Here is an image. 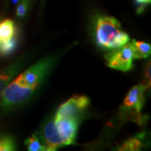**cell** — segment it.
<instances>
[{
	"label": "cell",
	"instance_id": "cell-1",
	"mask_svg": "<svg viewBox=\"0 0 151 151\" xmlns=\"http://www.w3.org/2000/svg\"><path fill=\"white\" fill-rule=\"evenodd\" d=\"M57 56L45 57L23 71L9 83L0 99V106L9 109L26 102L46 78Z\"/></svg>",
	"mask_w": 151,
	"mask_h": 151
},
{
	"label": "cell",
	"instance_id": "cell-2",
	"mask_svg": "<svg viewBox=\"0 0 151 151\" xmlns=\"http://www.w3.org/2000/svg\"><path fill=\"white\" fill-rule=\"evenodd\" d=\"M93 38L97 46L106 50L118 48L129 41V35L114 17L97 15L93 21Z\"/></svg>",
	"mask_w": 151,
	"mask_h": 151
},
{
	"label": "cell",
	"instance_id": "cell-3",
	"mask_svg": "<svg viewBox=\"0 0 151 151\" xmlns=\"http://www.w3.org/2000/svg\"><path fill=\"white\" fill-rule=\"evenodd\" d=\"M143 83L133 86L124 98L123 105L121 106V113L131 119L139 124H142L141 111L145 102V93L147 91Z\"/></svg>",
	"mask_w": 151,
	"mask_h": 151
},
{
	"label": "cell",
	"instance_id": "cell-4",
	"mask_svg": "<svg viewBox=\"0 0 151 151\" xmlns=\"http://www.w3.org/2000/svg\"><path fill=\"white\" fill-rule=\"evenodd\" d=\"M108 67L122 71H129L134 67V50L129 41L118 48L110 50L104 55Z\"/></svg>",
	"mask_w": 151,
	"mask_h": 151
},
{
	"label": "cell",
	"instance_id": "cell-5",
	"mask_svg": "<svg viewBox=\"0 0 151 151\" xmlns=\"http://www.w3.org/2000/svg\"><path fill=\"white\" fill-rule=\"evenodd\" d=\"M89 103L90 100L85 95H74L65 103L60 105L55 112L54 118H79L81 112L89 106Z\"/></svg>",
	"mask_w": 151,
	"mask_h": 151
},
{
	"label": "cell",
	"instance_id": "cell-6",
	"mask_svg": "<svg viewBox=\"0 0 151 151\" xmlns=\"http://www.w3.org/2000/svg\"><path fill=\"white\" fill-rule=\"evenodd\" d=\"M55 125L64 145H70L76 143V137L80 124V118L66 117L55 119Z\"/></svg>",
	"mask_w": 151,
	"mask_h": 151
},
{
	"label": "cell",
	"instance_id": "cell-7",
	"mask_svg": "<svg viewBox=\"0 0 151 151\" xmlns=\"http://www.w3.org/2000/svg\"><path fill=\"white\" fill-rule=\"evenodd\" d=\"M42 136L41 140L43 141L44 145L46 148V150L54 151L56 150L60 147L64 145L63 140L60 137L59 134L55 125L54 119L46 122L42 129Z\"/></svg>",
	"mask_w": 151,
	"mask_h": 151
},
{
	"label": "cell",
	"instance_id": "cell-8",
	"mask_svg": "<svg viewBox=\"0 0 151 151\" xmlns=\"http://www.w3.org/2000/svg\"><path fill=\"white\" fill-rule=\"evenodd\" d=\"M25 61L26 60L23 57L19 58L16 61H14V63L0 71V99L4 93V91L5 90L6 86L9 85V83L14 79V76H16L19 71L24 66Z\"/></svg>",
	"mask_w": 151,
	"mask_h": 151
},
{
	"label": "cell",
	"instance_id": "cell-9",
	"mask_svg": "<svg viewBox=\"0 0 151 151\" xmlns=\"http://www.w3.org/2000/svg\"><path fill=\"white\" fill-rule=\"evenodd\" d=\"M17 28L10 19L0 20V49L5 44L16 38Z\"/></svg>",
	"mask_w": 151,
	"mask_h": 151
},
{
	"label": "cell",
	"instance_id": "cell-10",
	"mask_svg": "<svg viewBox=\"0 0 151 151\" xmlns=\"http://www.w3.org/2000/svg\"><path fill=\"white\" fill-rule=\"evenodd\" d=\"M130 43L132 45L133 50H134V60L145 59L150 55V44L146 43L145 41H139L136 40H132Z\"/></svg>",
	"mask_w": 151,
	"mask_h": 151
},
{
	"label": "cell",
	"instance_id": "cell-11",
	"mask_svg": "<svg viewBox=\"0 0 151 151\" xmlns=\"http://www.w3.org/2000/svg\"><path fill=\"white\" fill-rule=\"evenodd\" d=\"M24 144L29 151H44L46 150V148L44 145L41 139L38 137L37 134H33L24 141Z\"/></svg>",
	"mask_w": 151,
	"mask_h": 151
},
{
	"label": "cell",
	"instance_id": "cell-12",
	"mask_svg": "<svg viewBox=\"0 0 151 151\" xmlns=\"http://www.w3.org/2000/svg\"><path fill=\"white\" fill-rule=\"evenodd\" d=\"M141 147H142V139L140 137H134L125 141L119 150L122 151H137L140 150Z\"/></svg>",
	"mask_w": 151,
	"mask_h": 151
},
{
	"label": "cell",
	"instance_id": "cell-13",
	"mask_svg": "<svg viewBox=\"0 0 151 151\" xmlns=\"http://www.w3.org/2000/svg\"><path fill=\"white\" fill-rule=\"evenodd\" d=\"M15 142L13 138L5 135H0V151L15 150Z\"/></svg>",
	"mask_w": 151,
	"mask_h": 151
},
{
	"label": "cell",
	"instance_id": "cell-14",
	"mask_svg": "<svg viewBox=\"0 0 151 151\" xmlns=\"http://www.w3.org/2000/svg\"><path fill=\"white\" fill-rule=\"evenodd\" d=\"M30 6L27 4L25 2H23V1H20V4L19 5L17 6L16 9V14L17 16L19 17V18H24V17L27 14L28 9Z\"/></svg>",
	"mask_w": 151,
	"mask_h": 151
},
{
	"label": "cell",
	"instance_id": "cell-15",
	"mask_svg": "<svg viewBox=\"0 0 151 151\" xmlns=\"http://www.w3.org/2000/svg\"><path fill=\"white\" fill-rule=\"evenodd\" d=\"M150 61H149L145 68V80L142 83L147 87V89H150Z\"/></svg>",
	"mask_w": 151,
	"mask_h": 151
},
{
	"label": "cell",
	"instance_id": "cell-16",
	"mask_svg": "<svg viewBox=\"0 0 151 151\" xmlns=\"http://www.w3.org/2000/svg\"><path fill=\"white\" fill-rule=\"evenodd\" d=\"M137 3L140 4H143V5H145V4H150L151 0H135Z\"/></svg>",
	"mask_w": 151,
	"mask_h": 151
},
{
	"label": "cell",
	"instance_id": "cell-17",
	"mask_svg": "<svg viewBox=\"0 0 151 151\" xmlns=\"http://www.w3.org/2000/svg\"><path fill=\"white\" fill-rule=\"evenodd\" d=\"M20 1H23V2H25L27 4H29V5L30 6L31 5V4H32L33 0H20Z\"/></svg>",
	"mask_w": 151,
	"mask_h": 151
}]
</instances>
